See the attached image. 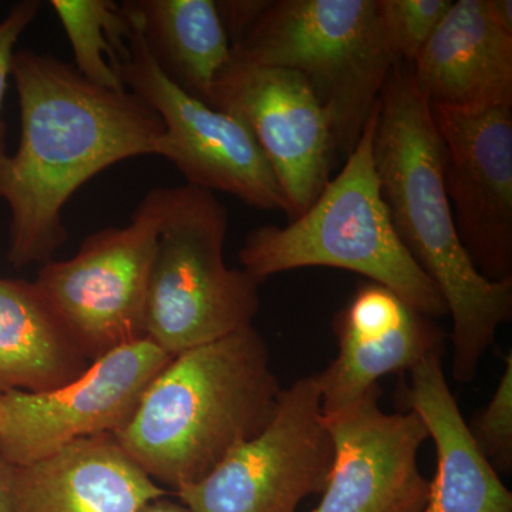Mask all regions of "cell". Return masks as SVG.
Masks as SVG:
<instances>
[{"instance_id": "8992f818", "label": "cell", "mask_w": 512, "mask_h": 512, "mask_svg": "<svg viewBox=\"0 0 512 512\" xmlns=\"http://www.w3.org/2000/svg\"><path fill=\"white\" fill-rule=\"evenodd\" d=\"M228 210L214 192L167 187L146 305V338L167 355L254 325L259 282L225 264Z\"/></svg>"}, {"instance_id": "d4e9b609", "label": "cell", "mask_w": 512, "mask_h": 512, "mask_svg": "<svg viewBox=\"0 0 512 512\" xmlns=\"http://www.w3.org/2000/svg\"><path fill=\"white\" fill-rule=\"evenodd\" d=\"M491 10H493L495 19L504 26L512 30V2L511 0H490Z\"/></svg>"}, {"instance_id": "e0dca14e", "label": "cell", "mask_w": 512, "mask_h": 512, "mask_svg": "<svg viewBox=\"0 0 512 512\" xmlns=\"http://www.w3.org/2000/svg\"><path fill=\"white\" fill-rule=\"evenodd\" d=\"M434 353L410 369L400 400L423 420L434 441L437 470L423 512H512V494L481 453Z\"/></svg>"}, {"instance_id": "d6986e66", "label": "cell", "mask_w": 512, "mask_h": 512, "mask_svg": "<svg viewBox=\"0 0 512 512\" xmlns=\"http://www.w3.org/2000/svg\"><path fill=\"white\" fill-rule=\"evenodd\" d=\"M144 42L171 82L210 104L212 87L232 59L214 0H130Z\"/></svg>"}, {"instance_id": "30bf717a", "label": "cell", "mask_w": 512, "mask_h": 512, "mask_svg": "<svg viewBox=\"0 0 512 512\" xmlns=\"http://www.w3.org/2000/svg\"><path fill=\"white\" fill-rule=\"evenodd\" d=\"M171 357L144 338L93 360L56 389L0 394V453L25 466L74 441L117 433Z\"/></svg>"}, {"instance_id": "ba28073f", "label": "cell", "mask_w": 512, "mask_h": 512, "mask_svg": "<svg viewBox=\"0 0 512 512\" xmlns=\"http://www.w3.org/2000/svg\"><path fill=\"white\" fill-rule=\"evenodd\" d=\"M335 458L315 376L282 389L274 416L207 477L175 491L190 512H296Z\"/></svg>"}, {"instance_id": "ffe728a7", "label": "cell", "mask_w": 512, "mask_h": 512, "mask_svg": "<svg viewBox=\"0 0 512 512\" xmlns=\"http://www.w3.org/2000/svg\"><path fill=\"white\" fill-rule=\"evenodd\" d=\"M73 49L74 67L103 89L124 92L121 67L130 55L133 22L113 0H52Z\"/></svg>"}, {"instance_id": "9a60e30c", "label": "cell", "mask_w": 512, "mask_h": 512, "mask_svg": "<svg viewBox=\"0 0 512 512\" xmlns=\"http://www.w3.org/2000/svg\"><path fill=\"white\" fill-rule=\"evenodd\" d=\"M433 109L477 113L512 107V30L490 0H457L412 64Z\"/></svg>"}, {"instance_id": "2e32d148", "label": "cell", "mask_w": 512, "mask_h": 512, "mask_svg": "<svg viewBox=\"0 0 512 512\" xmlns=\"http://www.w3.org/2000/svg\"><path fill=\"white\" fill-rule=\"evenodd\" d=\"M167 495L113 434H101L16 466L12 512H140Z\"/></svg>"}, {"instance_id": "484cf974", "label": "cell", "mask_w": 512, "mask_h": 512, "mask_svg": "<svg viewBox=\"0 0 512 512\" xmlns=\"http://www.w3.org/2000/svg\"><path fill=\"white\" fill-rule=\"evenodd\" d=\"M140 512H190L187 507L181 503H174L168 500L167 497L158 498V500L151 501L146 507L141 508Z\"/></svg>"}, {"instance_id": "5bb4252c", "label": "cell", "mask_w": 512, "mask_h": 512, "mask_svg": "<svg viewBox=\"0 0 512 512\" xmlns=\"http://www.w3.org/2000/svg\"><path fill=\"white\" fill-rule=\"evenodd\" d=\"M333 332L339 355L315 376L323 416L348 409L382 377L410 372L427 356L443 353L446 340L433 319L373 282L360 285L349 305L336 313Z\"/></svg>"}, {"instance_id": "7402d4cb", "label": "cell", "mask_w": 512, "mask_h": 512, "mask_svg": "<svg viewBox=\"0 0 512 512\" xmlns=\"http://www.w3.org/2000/svg\"><path fill=\"white\" fill-rule=\"evenodd\" d=\"M471 436L497 473L512 468V356L505 357V369L490 403L468 424Z\"/></svg>"}, {"instance_id": "603a6c76", "label": "cell", "mask_w": 512, "mask_h": 512, "mask_svg": "<svg viewBox=\"0 0 512 512\" xmlns=\"http://www.w3.org/2000/svg\"><path fill=\"white\" fill-rule=\"evenodd\" d=\"M40 9L37 0H23L16 3L8 16L0 22V157L6 156V126L3 121V100H5L8 80L12 76L13 59H15V46L19 37L23 35L30 23L35 20Z\"/></svg>"}, {"instance_id": "4316f807", "label": "cell", "mask_w": 512, "mask_h": 512, "mask_svg": "<svg viewBox=\"0 0 512 512\" xmlns=\"http://www.w3.org/2000/svg\"><path fill=\"white\" fill-rule=\"evenodd\" d=\"M2 421H3V407H2V403H0V426H2Z\"/></svg>"}, {"instance_id": "cb8c5ba5", "label": "cell", "mask_w": 512, "mask_h": 512, "mask_svg": "<svg viewBox=\"0 0 512 512\" xmlns=\"http://www.w3.org/2000/svg\"><path fill=\"white\" fill-rule=\"evenodd\" d=\"M16 466L0 453V512H12Z\"/></svg>"}, {"instance_id": "7a4b0ae2", "label": "cell", "mask_w": 512, "mask_h": 512, "mask_svg": "<svg viewBox=\"0 0 512 512\" xmlns=\"http://www.w3.org/2000/svg\"><path fill=\"white\" fill-rule=\"evenodd\" d=\"M373 158L393 227L437 286L453 320V377L467 384L512 316V281L491 282L458 238L444 185L446 147L410 63L397 62L377 100Z\"/></svg>"}, {"instance_id": "52a82bcc", "label": "cell", "mask_w": 512, "mask_h": 512, "mask_svg": "<svg viewBox=\"0 0 512 512\" xmlns=\"http://www.w3.org/2000/svg\"><path fill=\"white\" fill-rule=\"evenodd\" d=\"M165 202L167 187L148 191L127 227L90 235L73 258L46 262L33 281L90 363L146 338L148 278Z\"/></svg>"}, {"instance_id": "4fadbf2b", "label": "cell", "mask_w": 512, "mask_h": 512, "mask_svg": "<svg viewBox=\"0 0 512 512\" xmlns=\"http://www.w3.org/2000/svg\"><path fill=\"white\" fill-rule=\"evenodd\" d=\"M373 386L348 409L325 416L335 446L323 497L313 512H423L430 481L419 468L429 431L414 412L380 409Z\"/></svg>"}, {"instance_id": "8fae6325", "label": "cell", "mask_w": 512, "mask_h": 512, "mask_svg": "<svg viewBox=\"0 0 512 512\" xmlns=\"http://www.w3.org/2000/svg\"><path fill=\"white\" fill-rule=\"evenodd\" d=\"M210 106L247 124L285 192L288 221L301 217L339 161L328 116L308 80L232 55L215 80Z\"/></svg>"}, {"instance_id": "44dd1931", "label": "cell", "mask_w": 512, "mask_h": 512, "mask_svg": "<svg viewBox=\"0 0 512 512\" xmlns=\"http://www.w3.org/2000/svg\"><path fill=\"white\" fill-rule=\"evenodd\" d=\"M453 0H377L387 43L400 62L412 64Z\"/></svg>"}, {"instance_id": "5b68a950", "label": "cell", "mask_w": 512, "mask_h": 512, "mask_svg": "<svg viewBox=\"0 0 512 512\" xmlns=\"http://www.w3.org/2000/svg\"><path fill=\"white\" fill-rule=\"evenodd\" d=\"M376 120L377 103L342 170L311 207L286 227L254 229L239 262L259 284L309 266L345 269L390 289L421 315L443 318L446 302L404 248L380 191L373 158Z\"/></svg>"}, {"instance_id": "ac0fdd59", "label": "cell", "mask_w": 512, "mask_h": 512, "mask_svg": "<svg viewBox=\"0 0 512 512\" xmlns=\"http://www.w3.org/2000/svg\"><path fill=\"white\" fill-rule=\"evenodd\" d=\"M89 365L33 282L0 278V394L56 389Z\"/></svg>"}, {"instance_id": "9c48e42d", "label": "cell", "mask_w": 512, "mask_h": 512, "mask_svg": "<svg viewBox=\"0 0 512 512\" xmlns=\"http://www.w3.org/2000/svg\"><path fill=\"white\" fill-rule=\"evenodd\" d=\"M123 6L133 22V35L121 76L128 92L163 121V157L180 170L187 184L227 192L249 207L282 211L289 217L285 192L247 124L171 82L151 56L136 16Z\"/></svg>"}, {"instance_id": "7c38bea8", "label": "cell", "mask_w": 512, "mask_h": 512, "mask_svg": "<svg viewBox=\"0 0 512 512\" xmlns=\"http://www.w3.org/2000/svg\"><path fill=\"white\" fill-rule=\"evenodd\" d=\"M430 109L446 147L444 185L458 238L485 279L512 281V107Z\"/></svg>"}, {"instance_id": "277c9868", "label": "cell", "mask_w": 512, "mask_h": 512, "mask_svg": "<svg viewBox=\"0 0 512 512\" xmlns=\"http://www.w3.org/2000/svg\"><path fill=\"white\" fill-rule=\"evenodd\" d=\"M232 55L301 73L328 116L339 160L350 156L394 64L377 0L217 2Z\"/></svg>"}, {"instance_id": "3957f363", "label": "cell", "mask_w": 512, "mask_h": 512, "mask_svg": "<svg viewBox=\"0 0 512 512\" xmlns=\"http://www.w3.org/2000/svg\"><path fill=\"white\" fill-rule=\"evenodd\" d=\"M281 383L254 325L171 357L114 439L157 484L198 483L274 416Z\"/></svg>"}, {"instance_id": "6da1fadb", "label": "cell", "mask_w": 512, "mask_h": 512, "mask_svg": "<svg viewBox=\"0 0 512 512\" xmlns=\"http://www.w3.org/2000/svg\"><path fill=\"white\" fill-rule=\"evenodd\" d=\"M12 77L20 141L0 157V200L10 211L8 261L46 264L66 244L62 212L87 181L111 165L164 153V124L136 94L84 79L73 64L19 50Z\"/></svg>"}]
</instances>
